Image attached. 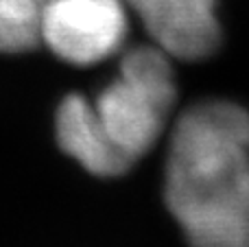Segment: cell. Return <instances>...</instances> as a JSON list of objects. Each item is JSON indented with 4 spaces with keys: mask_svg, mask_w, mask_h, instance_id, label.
I'll return each instance as SVG.
<instances>
[{
    "mask_svg": "<svg viewBox=\"0 0 249 247\" xmlns=\"http://www.w3.org/2000/svg\"><path fill=\"white\" fill-rule=\"evenodd\" d=\"M57 142L61 151L79 162L88 173L99 177H118L131 166L103 138L94 118L92 101L81 94H68L55 116Z\"/></svg>",
    "mask_w": 249,
    "mask_h": 247,
    "instance_id": "obj_5",
    "label": "cell"
},
{
    "mask_svg": "<svg viewBox=\"0 0 249 247\" xmlns=\"http://www.w3.org/2000/svg\"><path fill=\"white\" fill-rule=\"evenodd\" d=\"M173 59H206L221 44L216 0H124Z\"/></svg>",
    "mask_w": 249,
    "mask_h": 247,
    "instance_id": "obj_4",
    "label": "cell"
},
{
    "mask_svg": "<svg viewBox=\"0 0 249 247\" xmlns=\"http://www.w3.org/2000/svg\"><path fill=\"white\" fill-rule=\"evenodd\" d=\"M48 0H0V53H24L42 37V16Z\"/></svg>",
    "mask_w": 249,
    "mask_h": 247,
    "instance_id": "obj_6",
    "label": "cell"
},
{
    "mask_svg": "<svg viewBox=\"0 0 249 247\" xmlns=\"http://www.w3.org/2000/svg\"><path fill=\"white\" fill-rule=\"evenodd\" d=\"M127 9L124 0H48L39 37L68 64H99L123 48Z\"/></svg>",
    "mask_w": 249,
    "mask_h": 247,
    "instance_id": "obj_3",
    "label": "cell"
},
{
    "mask_svg": "<svg viewBox=\"0 0 249 247\" xmlns=\"http://www.w3.org/2000/svg\"><path fill=\"white\" fill-rule=\"evenodd\" d=\"M173 57L162 48L138 46L121 59L118 77L92 101L107 144L133 166L162 136L177 99Z\"/></svg>",
    "mask_w": 249,
    "mask_h": 247,
    "instance_id": "obj_2",
    "label": "cell"
},
{
    "mask_svg": "<svg viewBox=\"0 0 249 247\" xmlns=\"http://www.w3.org/2000/svg\"><path fill=\"white\" fill-rule=\"evenodd\" d=\"M164 199L193 247H249V112L190 105L171 134Z\"/></svg>",
    "mask_w": 249,
    "mask_h": 247,
    "instance_id": "obj_1",
    "label": "cell"
}]
</instances>
